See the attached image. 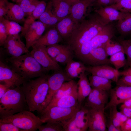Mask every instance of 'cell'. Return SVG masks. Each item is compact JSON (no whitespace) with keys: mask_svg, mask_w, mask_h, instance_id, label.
Returning <instances> with one entry per match:
<instances>
[{"mask_svg":"<svg viewBox=\"0 0 131 131\" xmlns=\"http://www.w3.org/2000/svg\"><path fill=\"white\" fill-rule=\"evenodd\" d=\"M87 16H85L77 25L71 35L66 40V45L74 55L82 45L90 41L107 25L96 12Z\"/></svg>","mask_w":131,"mask_h":131,"instance_id":"1","label":"cell"},{"mask_svg":"<svg viewBox=\"0 0 131 131\" xmlns=\"http://www.w3.org/2000/svg\"><path fill=\"white\" fill-rule=\"evenodd\" d=\"M47 74L34 80L26 79L21 86L29 111L40 114L48 94L49 86Z\"/></svg>","mask_w":131,"mask_h":131,"instance_id":"2","label":"cell"},{"mask_svg":"<svg viewBox=\"0 0 131 131\" xmlns=\"http://www.w3.org/2000/svg\"><path fill=\"white\" fill-rule=\"evenodd\" d=\"M6 61L12 69L26 79L41 77L48 72L29 52L18 57H10Z\"/></svg>","mask_w":131,"mask_h":131,"instance_id":"3","label":"cell"},{"mask_svg":"<svg viewBox=\"0 0 131 131\" xmlns=\"http://www.w3.org/2000/svg\"><path fill=\"white\" fill-rule=\"evenodd\" d=\"M29 110L21 86L10 89L0 98V119Z\"/></svg>","mask_w":131,"mask_h":131,"instance_id":"4","label":"cell"},{"mask_svg":"<svg viewBox=\"0 0 131 131\" xmlns=\"http://www.w3.org/2000/svg\"><path fill=\"white\" fill-rule=\"evenodd\" d=\"M0 122L10 123L23 131H35L43 124L42 120L31 112L25 110L5 118L0 119Z\"/></svg>","mask_w":131,"mask_h":131,"instance_id":"5","label":"cell"},{"mask_svg":"<svg viewBox=\"0 0 131 131\" xmlns=\"http://www.w3.org/2000/svg\"><path fill=\"white\" fill-rule=\"evenodd\" d=\"M81 107L80 105L72 107L53 106L42 113L40 118L43 123L50 122L61 123L71 118Z\"/></svg>","mask_w":131,"mask_h":131,"instance_id":"6","label":"cell"},{"mask_svg":"<svg viewBox=\"0 0 131 131\" xmlns=\"http://www.w3.org/2000/svg\"><path fill=\"white\" fill-rule=\"evenodd\" d=\"M73 79L65 72L61 69L54 71L50 75H49L48 80L49 88L46 98L42 106L41 114L48 105L55 94L66 81Z\"/></svg>","mask_w":131,"mask_h":131,"instance_id":"7","label":"cell"},{"mask_svg":"<svg viewBox=\"0 0 131 131\" xmlns=\"http://www.w3.org/2000/svg\"><path fill=\"white\" fill-rule=\"evenodd\" d=\"M33 49L29 52L37 61L48 72L61 70L59 65L49 55L46 50L47 46L34 44Z\"/></svg>","mask_w":131,"mask_h":131,"instance_id":"8","label":"cell"},{"mask_svg":"<svg viewBox=\"0 0 131 131\" xmlns=\"http://www.w3.org/2000/svg\"><path fill=\"white\" fill-rule=\"evenodd\" d=\"M26 79L18 74L8 65L0 61V82L10 89L21 86Z\"/></svg>","mask_w":131,"mask_h":131,"instance_id":"9","label":"cell"},{"mask_svg":"<svg viewBox=\"0 0 131 131\" xmlns=\"http://www.w3.org/2000/svg\"><path fill=\"white\" fill-rule=\"evenodd\" d=\"M23 26L21 35L25 37L26 46L28 49L41 37L47 28L46 26L39 21H35Z\"/></svg>","mask_w":131,"mask_h":131,"instance_id":"10","label":"cell"},{"mask_svg":"<svg viewBox=\"0 0 131 131\" xmlns=\"http://www.w3.org/2000/svg\"><path fill=\"white\" fill-rule=\"evenodd\" d=\"M109 92L110 99L105 106V110L112 106L123 103L131 98V86L116 85Z\"/></svg>","mask_w":131,"mask_h":131,"instance_id":"11","label":"cell"},{"mask_svg":"<svg viewBox=\"0 0 131 131\" xmlns=\"http://www.w3.org/2000/svg\"><path fill=\"white\" fill-rule=\"evenodd\" d=\"M108 91L92 89L85 106L88 108L105 110V106L108 102Z\"/></svg>","mask_w":131,"mask_h":131,"instance_id":"12","label":"cell"},{"mask_svg":"<svg viewBox=\"0 0 131 131\" xmlns=\"http://www.w3.org/2000/svg\"><path fill=\"white\" fill-rule=\"evenodd\" d=\"M3 46L10 57H18L29 52L19 34L8 35Z\"/></svg>","mask_w":131,"mask_h":131,"instance_id":"13","label":"cell"},{"mask_svg":"<svg viewBox=\"0 0 131 131\" xmlns=\"http://www.w3.org/2000/svg\"><path fill=\"white\" fill-rule=\"evenodd\" d=\"M88 108L87 114L88 131H105L106 122L104 110Z\"/></svg>","mask_w":131,"mask_h":131,"instance_id":"14","label":"cell"},{"mask_svg":"<svg viewBox=\"0 0 131 131\" xmlns=\"http://www.w3.org/2000/svg\"><path fill=\"white\" fill-rule=\"evenodd\" d=\"M85 70L91 75L106 78L116 82L121 76L120 72L108 65L86 66Z\"/></svg>","mask_w":131,"mask_h":131,"instance_id":"15","label":"cell"},{"mask_svg":"<svg viewBox=\"0 0 131 131\" xmlns=\"http://www.w3.org/2000/svg\"><path fill=\"white\" fill-rule=\"evenodd\" d=\"M88 108L86 106L81 108L67 122L75 131H85L88 129L87 114Z\"/></svg>","mask_w":131,"mask_h":131,"instance_id":"16","label":"cell"},{"mask_svg":"<svg viewBox=\"0 0 131 131\" xmlns=\"http://www.w3.org/2000/svg\"><path fill=\"white\" fill-rule=\"evenodd\" d=\"M105 46L92 48L84 63L93 66L110 64Z\"/></svg>","mask_w":131,"mask_h":131,"instance_id":"17","label":"cell"},{"mask_svg":"<svg viewBox=\"0 0 131 131\" xmlns=\"http://www.w3.org/2000/svg\"><path fill=\"white\" fill-rule=\"evenodd\" d=\"M94 12L106 24L112 21L123 18L128 13L120 11L110 6L100 7L95 9Z\"/></svg>","mask_w":131,"mask_h":131,"instance_id":"18","label":"cell"},{"mask_svg":"<svg viewBox=\"0 0 131 131\" xmlns=\"http://www.w3.org/2000/svg\"><path fill=\"white\" fill-rule=\"evenodd\" d=\"M114 30L110 24L106 25L96 36L91 40L92 48H96L104 46L106 43L113 37Z\"/></svg>","mask_w":131,"mask_h":131,"instance_id":"19","label":"cell"},{"mask_svg":"<svg viewBox=\"0 0 131 131\" xmlns=\"http://www.w3.org/2000/svg\"><path fill=\"white\" fill-rule=\"evenodd\" d=\"M91 5L89 0H79L71 5L70 16L78 24L84 18L88 7Z\"/></svg>","mask_w":131,"mask_h":131,"instance_id":"20","label":"cell"},{"mask_svg":"<svg viewBox=\"0 0 131 131\" xmlns=\"http://www.w3.org/2000/svg\"><path fill=\"white\" fill-rule=\"evenodd\" d=\"M70 15L61 19L55 27L63 39L67 40L77 25Z\"/></svg>","mask_w":131,"mask_h":131,"instance_id":"21","label":"cell"},{"mask_svg":"<svg viewBox=\"0 0 131 131\" xmlns=\"http://www.w3.org/2000/svg\"><path fill=\"white\" fill-rule=\"evenodd\" d=\"M52 12L58 18L62 19L70 15L71 4L67 0H50Z\"/></svg>","mask_w":131,"mask_h":131,"instance_id":"22","label":"cell"},{"mask_svg":"<svg viewBox=\"0 0 131 131\" xmlns=\"http://www.w3.org/2000/svg\"><path fill=\"white\" fill-rule=\"evenodd\" d=\"M63 40L62 37L55 27H54L49 29L45 34L41 36L34 44L47 46L58 44Z\"/></svg>","mask_w":131,"mask_h":131,"instance_id":"23","label":"cell"},{"mask_svg":"<svg viewBox=\"0 0 131 131\" xmlns=\"http://www.w3.org/2000/svg\"><path fill=\"white\" fill-rule=\"evenodd\" d=\"M79 105L78 101L77 92L66 95L61 97L54 102L49 104L40 115L49 108L53 106L72 107Z\"/></svg>","mask_w":131,"mask_h":131,"instance_id":"24","label":"cell"},{"mask_svg":"<svg viewBox=\"0 0 131 131\" xmlns=\"http://www.w3.org/2000/svg\"><path fill=\"white\" fill-rule=\"evenodd\" d=\"M79 78L77 83V99L79 104L81 105L85 98L88 96L92 88L85 72L81 74Z\"/></svg>","mask_w":131,"mask_h":131,"instance_id":"25","label":"cell"},{"mask_svg":"<svg viewBox=\"0 0 131 131\" xmlns=\"http://www.w3.org/2000/svg\"><path fill=\"white\" fill-rule=\"evenodd\" d=\"M25 16L24 12L19 5L9 2V9L4 17L7 19L19 23L24 22Z\"/></svg>","mask_w":131,"mask_h":131,"instance_id":"26","label":"cell"},{"mask_svg":"<svg viewBox=\"0 0 131 131\" xmlns=\"http://www.w3.org/2000/svg\"><path fill=\"white\" fill-rule=\"evenodd\" d=\"M77 83L73 79L65 82L53 96L49 104L64 96L77 92Z\"/></svg>","mask_w":131,"mask_h":131,"instance_id":"27","label":"cell"},{"mask_svg":"<svg viewBox=\"0 0 131 131\" xmlns=\"http://www.w3.org/2000/svg\"><path fill=\"white\" fill-rule=\"evenodd\" d=\"M39 19L46 26L47 28L55 27L57 23L61 20L53 13L51 2L50 0L47 3L44 12Z\"/></svg>","mask_w":131,"mask_h":131,"instance_id":"28","label":"cell"},{"mask_svg":"<svg viewBox=\"0 0 131 131\" xmlns=\"http://www.w3.org/2000/svg\"><path fill=\"white\" fill-rule=\"evenodd\" d=\"M86 67L82 62L72 59L66 64L65 71L72 79L79 78L81 74L86 71Z\"/></svg>","mask_w":131,"mask_h":131,"instance_id":"29","label":"cell"},{"mask_svg":"<svg viewBox=\"0 0 131 131\" xmlns=\"http://www.w3.org/2000/svg\"><path fill=\"white\" fill-rule=\"evenodd\" d=\"M92 89L109 91L112 89V81L96 75H91L89 78Z\"/></svg>","mask_w":131,"mask_h":131,"instance_id":"30","label":"cell"},{"mask_svg":"<svg viewBox=\"0 0 131 131\" xmlns=\"http://www.w3.org/2000/svg\"><path fill=\"white\" fill-rule=\"evenodd\" d=\"M116 27L122 36L130 35L131 34V13H128L124 18L118 20Z\"/></svg>","mask_w":131,"mask_h":131,"instance_id":"31","label":"cell"},{"mask_svg":"<svg viewBox=\"0 0 131 131\" xmlns=\"http://www.w3.org/2000/svg\"><path fill=\"white\" fill-rule=\"evenodd\" d=\"M47 3L43 0L40 1L38 5L31 14L25 19L24 26H25L39 19L44 12L46 8Z\"/></svg>","mask_w":131,"mask_h":131,"instance_id":"32","label":"cell"},{"mask_svg":"<svg viewBox=\"0 0 131 131\" xmlns=\"http://www.w3.org/2000/svg\"><path fill=\"white\" fill-rule=\"evenodd\" d=\"M0 22L5 25L8 36L18 34L22 32L23 28V26H21L18 23L7 19L4 17L0 18Z\"/></svg>","mask_w":131,"mask_h":131,"instance_id":"33","label":"cell"},{"mask_svg":"<svg viewBox=\"0 0 131 131\" xmlns=\"http://www.w3.org/2000/svg\"><path fill=\"white\" fill-rule=\"evenodd\" d=\"M125 54L124 51H122L110 56L109 59L110 64L118 70L126 66L127 61Z\"/></svg>","mask_w":131,"mask_h":131,"instance_id":"34","label":"cell"},{"mask_svg":"<svg viewBox=\"0 0 131 131\" xmlns=\"http://www.w3.org/2000/svg\"><path fill=\"white\" fill-rule=\"evenodd\" d=\"M39 1V0H24L16 4L21 7L25 16H28L36 8Z\"/></svg>","mask_w":131,"mask_h":131,"instance_id":"35","label":"cell"},{"mask_svg":"<svg viewBox=\"0 0 131 131\" xmlns=\"http://www.w3.org/2000/svg\"><path fill=\"white\" fill-rule=\"evenodd\" d=\"M105 48L108 56H110L121 51H124L123 47L119 42L113 41L111 40L106 43Z\"/></svg>","mask_w":131,"mask_h":131,"instance_id":"36","label":"cell"},{"mask_svg":"<svg viewBox=\"0 0 131 131\" xmlns=\"http://www.w3.org/2000/svg\"><path fill=\"white\" fill-rule=\"evenodd\" d=\"M74 55L73 51L68 46L66 49L53 59L57 63L66 64L73 59Z\"/></svg>","mask_w":131,"mask_h":131,"instance_id":"37","label":"cell"},{"mask_svg":"<svg viewBox=\"0 0 131 131\" xmlns=\"http://www.w3.org/2000/svg\"><path fill=\"white\" fill-rule=\"evenodd\" d=\"M119 42L123 47L125 54L127 56L126 64L127 66H131V38L125 40L120 39L118 40Z\"/></svg>","mask_w":131,"mask_h":131,"instance_id":"38","label":"cell"},{"mask_svg":"<svg viewBox=\"0 0 131 131\" xmlns=\"http://www.w3.org/2000/svg\"><path fill=\"white\" fill-rule=\"evenodd\" d=\"M67 47L68 46L66 45L57 44L47 46L46 50L49 56L53 59Z\"/></svg>","mask_w":131,"mask_h":131,"instance_id":"39","label":"cell"},{"mask_svg":"<svg viewBox=\"0 0 131 131\" xmlns=\"http://www.w3.org/2000/svg\"><path fill=\"white\" fill-rule=\"evenodd\" d=\"M46 124H41L38 127L39 131H64L61 123L48 122Z\"/></svg>","mask_w":131,"mask_h":131,"instance_id":"40","label":"cell"},{"mask_svg":"<svg viewBox=\"0 0 131 131\" xmlns=\"http://www.w3.org/2000/svg\"><path fill=\"white\" fill-rule=\"evenodd\" d=\"M110 6L120 11L131 13V0H121Z\"/></svg>","mask_w":131,"mask_h":131,"instance_id":"41","label":"cell"},{"mask_svg":"<svg viewBox=\"0 0 131 131\" xmlns=\"http://www.w3.org/2000/svg\"><path fill=\"white\" fill-rule=\"evenodd\" d=\"M109 109V118L112 120L114 124L119 130L121 131V124L117 116L116 111L117 109V106H113Z\"/></svg>","mask_w":131,"mask_h":131,"instance_id":"42","label":"cell"},{"mask_svg":"<svg viewBox=\"0 0 131 131\" xmlns=\"http://www.w3.org/2000/svg\"><path fill=\"white\" fill-rule=\"evenodd\" d=\"M0 131H23L11 123L1 122H0Z\"/></svg>","mask_w":131,"mask_h":131,"instance_id":"43","label":"cell"},{"mask_svg":"<svg viewBox=\"0 0 131 131\" xmlns=\"http://www.w3.org/2000/svg\"><path fill=\"white\" fill-rule=\"evenodd\" d=\"M4 25L0 22V45L3 46L8 37Z\"/></svg>","mask_w":131,"mask_h":131,"instance_id":"44","label":"cell"},{"mask_svg":"<svg viewBox=\"0 0 131 131\" xmlns=\"http://www.w3.org/2000/svg\"><path fill=\"white\" fill-rule=\"evenodd\" d=\"M9 2L8 0H0V18L7 14L9 8Z\"/></svg>","mask_w":131,"mask_h":131,"instance_id":"45","label":"cell"},{"mask_svg":"<svg viewBox=\"0 0 131 131\" xmlns=\"http://www.w3.org/2000/svg\"><path fill=\"white\" fill-rule=\"evenodd\" d=\"M122 76L116 82V85L131 86V75H126Z\"/></svg>","mask_w":131,"mask_h":131,"instance_id":"46","label":"cell"},{"mask_svg":"<svg viewBox=\"0 0 131 131\" xmlns=\"http://www.w3.org/2000/svg\"><path fill=\"white\" fill-rule=\"evenodd\" d=\"M114 0H97L93 3L94 5L98 8L101 7L111 5L114 4Z\"/></svg>","mask_w":131,"mask_h":131,"instance_id":"47","label":"cell"},{"mask_svg":"<svg viewBox=\"0 0 131 131\" xmlns=\"http://www.w3.org/2000/svg\"><path fill=\"white\" fill-rule=\"evenodd\" d=\"M121 131H131V118H128L121 126Z\"/></svg>","mask_w":131,"mask_h":131,"instance_id":"48","label":"cell"},{"mask_svg":"<svg viewBox=\"0 0 131 131\" xmlns=\"http://www.w3.org/2000/svg\"><path fill=\"white\" fill-rule=\"evenodd\" d=\"M106 127L108 131H119L114 124L111 119L109 118L106 124Z\"/></svg>","mask_w":131,"mask_h":131,"instance_id":"49","label":"cell"},{"mask_svg":"<svg viewBox=\"0 0 131 131\" xmlns=\"http://www.w3.org/2000/svg\"><path fill=\"white\" fill-rule=\"evenodd\" d=\"M120 112L128 118H131V107L120 108Z\"/></svg>","mask_w":131,"mask_h":131,"instance_id":"50","label":"cell"},{"mask_svg":"<svg viewBox=\"0 0 131 131\" xmlns=\"http://www.w3.org/2000/svg\"><path fill=\"white\" fill-rule=\"evenodd\" d=\"M10 89L5 84H0V98Z\"/></svg>","mask_w":131,"mask_h":131,"instance_id":"51","label":"cell"},{"mask_svg":"<svg viewBox=\"0 0 131 131\" xmlns=\"http://www.w3.org/2000/svg\"><path fill=\"white\" fill-rule=\"evenodd\" d=\"M120 72L121 75H131V66Z\"/></svg>","mask_w":131,"mask_h":131,"instance_id":"52","label":"cell"},{"mask_svg":"<svg viewBox=\"0 0 131 131\" xmlns=\"http://www.w3.org/2000/svg\"><path fill=\"white\" fill-rule=\"evenodd\" d=\"M124 107H131V98L123 103L120 108Z\"/></svg>","mask_w":131,"mask_h":131,"instance_id":"53","label":"cell"},{"mask_svg":"<svg viewBox=\"0 0 131 131\" xmlns=\"http://www.w3.org/2000/svg\"><path fill=\"white\" fill-rule=\"evenodd\" d=\"M71 4V5L74 2L79 0H67Z\"/></svg>","mask_w":131,"mask_h":131,"instance_id":"54","label":"cell"},{"mask_svg":"<svg viewBox=\"0 0 131 131\" xmlns=\"http://www.w3.org/2000/svg\"><path fill=\"white\" fill-rule=\"evenodd\" d=\"M12 1L15 2L16 3L19 2L24 0H11Z\"/></svg>","mask_w":131,"mask_h":131,"instance_id":"55","label":"cell"},{"mask_svg":"<svg viewBox=\"0 0 131 131\" xmlns=\"http://www.w3.org/2000/svg\"><path fill=\"white\" fill-rule=\"evenodd\" d=\"M97 0H89L91 4V5L95 2Z\"/></svg>","mask_w":131,"mask_h":131,"instance_id":"56","label":"cell"},{"mask_svg":"<svg viewBox=\"0 0 131 131\" xmlns=\"http://www.w3.org/2000/svg\"><path fill=\"white\" fill-rule=\"evenodd\" d=\"M121 0H114V4L116 3L119 2V1H120Z\"/></svg>","mask_w":131,"mask_h":131,"instance_id":"57","label":"cell"},{"mask_svg":"<svg viewBox=\"0 0 131 131\" xmlns=\"http://www.w3.org/2000/svg\"><path fill=\"white\" fill-rule=\"evenodd\" d=\"M130 36H131V34H130Z\"/></svg>","mask_w":131,"mask_h":131,"instance_id":"58","label":"cell"},{"mask_svg":"<svg viewBox=\"0 0 131 131\" xmlns=\"http://www.w3.org/2000/svg\"></svg>","mask_w":131,"mask_h":131,"instance_id":"59","label":"cell"}]
</instances>
